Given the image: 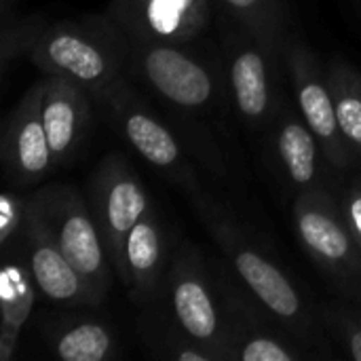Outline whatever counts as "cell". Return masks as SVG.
<instances>
[{
  "mask_svg": "<svg viewBox=\"0 0 361 361\" xmlns=\"http://www.w3.org/2000/svg\"><path fill=\"white\" fill-rule=\"evenodd\" d=\"M23 51L44 74L72 80L97 97L121 82L125 47L116 30L102 23H30Z\"/></svg>",
  "mask_w": 361,
  "mask_h": 361,
  "instance_id": "cell-1",
  "label": "cell"
},
{
  "mask_svg": "<svg viewBox=\"0 0 361 361\" xmlns=\"http://www.w3.org/2000/svg\"><path fill=\"white\" fill-rule=\"evenodd\" d=\"M53 231L59 250L89 286L95 305L110 286V260L97 222L85 199L70 186H51L32 197Z\"/></svg>",
  "mask_w": 361,
  "mask_h": 361,
  "instance_id": "cell-2",
  "label": "cell"
},
{
  "mask_svg": "<svg viewBox=\"0 0 361 361\" xmlns=\"http://www.w3.org/2000/svg\"><path fill=\"white\" fill-rule=\"evenodd\" d=\"M294 218L309 256L347 296L361 300V245L343 209L328 195L309 190L296 199Z\"/></svg>",
  "mask_w": 361,
  "mask_h": 361,
  "instance_id": "cell-3",
  "label": "cell"
},
{
  "mask_svg": "<svg viewBox=\"0 0 361 361\" xmlns=\"http://www.w3.org/2000/svg\"><path fill=\"white\" fill-rule=\"evenodd\" d=\"M150 209L148 195L121 157H108L91 182V214L102 233L108 260L118 279L127 281V239Z\"/></svg>",
  "mask_w": 361,
  "mask_h": 361,
  "instance_id": "cell-4",
  "label": "cell"
},
{
  "mask_svg": "<svg viewBox=\"0 0 361 361\" xmlns=\"http://www.w3.org/2000/svg\"><path fill=\"white\" fill-rule=\"evenodd\" d=\"M214 233L218 241L222 243L226 256L231 258L239 279L245 283V288L260 300V305L275 315L283 324H296L300 332L309 326V315L302 305L300 294L269 258H264L254 247L245 245L233 231H228L224 224L216 222Z\"/></svg>",
  "mask_w": 361,
  "mask_h": 361,
  "instance_id": "cell-5",
  "label": "cell"
},
{
  "mask_svg": "<svg viewBox=\"0 0 361 361\" xmlns=\"http://www.w3.org/2000/svg\"><path fill=\"white\" fill-rule=\"evenodd\" d=\"M42 91L44 78L25 91L6 121L0 144L4 171L19 186L42 180L55 165L42 123Z\"/></svg>",
  "mask_w": 361,
  "mask_h": 361,
  "instance_id": "cell-6",
  "label": "cell"
},
{
  "mask_svg": "<svg viewBox=\"0 0 361 361\" xmlns=\"http://www.w3.org/2000/svg\"><path fill=\"white\" fill-rule=\"evenodd\" d=\"M21 245L34 283L47 300L59 305H95L89 286L59 250L53 231L32 197L27 199V224Z\"/></svg>",
  "mask_w": 361,
  "mask_h": 361,
  "instance_id": "cell-7",
  "label": "cell"
},
{
  "mask_svg": "<svg viewBox=\"0 0 361 361\" xmlns=\"http://www.w3.org/2000/svg\"><path fill=\"white\" fill-rule=\"evenodd\" d=\"M288 59L296 89V102L305 123L315 133L322 152L328 157V161H332L336 167H347L353 154L338 127L336 106L328 76L322 74L315 57L302 44H294Z\"/></svg>",
  "mask_w": 361,
  "mask_h": 361,
  "instance_id": "cell-8",
  "label": "cell"
},
{
  "mask_svg": "<svg viewBox=\"0 0 361 361\" xmlns=\"http://www.w3.org/2000/svg\"><path fill=\"white\" fill-rule=\"evenodd\" d=\"M137 57L144 78L171 104L180 108L209 104L214 95L212 76L184 51L163 42H144Z\"/></svg>",
  "mask_w": 361,
  "mask_h": 361,
  "instance_id": "cell-9",
  "label": "cell"
},
{
  "mask_svg": "<svg viewBox=\"0 0 361 361\" xmlns=\"http://www.w3.org/2000/svg\"><path fill=\"white\" fill-rule=\"evenodd\" d=\"M182 258L171 275V309L180 330L199 347H207L214 357H226V330L218 315V305L207 281Z\"/></svg>",
  "mask_w": 361,
  "mask_h": 361,
  "instance_id": "cell-10",
  "label": "cell"
},
{
  "mask_svg": "<svg viewBox=\"0 0 361 361\" xmlns=\"http://www.w3.org/2000/svg\"><path fill=\"white\" fill-rule=\"evenodd\" d=\"M91 121L85 89L61 76H44L42 123L55 165L70 163L80 150Z\"/></svg>",
  "mask_w": 361,
  "mask_h": 361,
  "instance_id": "cell-11",
  "label": "cell"
},
{
  "mask_svg": "<svg viewBox=\"0 0 361 361\" xmlns=\"http://www.w3.org/2000/svg\"><path fill=\"white\" fill-rule=\"evenodd\" d=\"M108 104L114 110L116 123L127 137V142L157 169L169 171L173 176L186 171L184 159L173 133L157 121L146 108L137 106L129 93V87L123 80L106 95Z\"/></svg>",
  "mask_w": 361,
  "mask_h": 361,
  "instance_id": "cell-12",
  "label": "cell"
},
{
  "mask_svg": "<svg viewBox=\"0 0 361 361\" xmlns=\"http://www.w3.org/2000/svg\"><path fill=\"white\" fill-rule=\"evenodd\" d=\"M127 281L137 296H152L159 288L163 273V235L159 220L152 209H148L135 224L127 239Z\"/></svg>",
  "mask_w": 361,
  "mask_h": 361,
  "instance_id": "cell-13",
  "label": "cell"
},
{
  "mask_svg": "<svg viewBox=\"0 0 361 361\" xmlns=\"http://www.w3.org/2000/svg\"><path fill=\"white\" fill-rule=\"evenodd\" d=\"M36 283L25 262L17 258L8 260L0 277V302H2V330H0V361H11L19 332L32 313L36 298Z\"/></svg>",
  "mask_w": 361,
  "mask_h": 361,
  "instance_id": "cell-14",
  "label": "cell"
},
{
  "mask_svg": "<svg viewBox=\"0 0 361 361\" xmlns=\"http://www.w3.org/2000/svg\"><path fill=\"white\" fill-rule=\"evenodd\" d=\"M231 85L239 112L258 123L271 108V82L267 57L258 47H241L231 61Z\"/></svg>",
  "mask_w": 361,
  "mask_h": 361,
  "instance_id": "cell-15",
  "label": "cell"
},
{
  "mask_svg": "<svg viewBox=\"0 0 361 361\" xmlns=\"http://www.w3.org/2000/svg\"><path fill=\"white\" fill-rule=\"evenodd\" d=\"M317 148L319 142L311 127L296 116H283L277 133V152L290 180L302 188L317 180Z\"/></svg>",
  "mask_w": 361,
  "mask_h": 361,
  "instance_id": "cell-16",
  "label": "cell"
},
{
  "mask_svg": "<svg viewBox=\"0 0 361 361\" xmlns=\"http://www.w3.org/2000/svg\"><path fill=\"white\" fill-rule=\"evenodd\" d=\"M341 133L353 157H361V76L343 61H332L328 72Z\"/></svg>",
  "mask_w": 361,
  "mask_h": 361,
  "instance_id": "cell-17",
  "label": "cell"
},
{
  "mask_svg": "<svg viewBox=\"0 0 361 361\" xmlns=\"http://www.w3.org/2000/svg\"><path fill=\"white\" fill-rule=\"evenodd\" d=\"M53 349L63 361H104L112 357L114 341L106 326L97 322H76L55 336Z\"/></svg>",
  "mask_w": 361,
  "mask_h": 361,
  "instance_id": "cell-18",
  "label": "cell"
},
{
  "mask_svg": "<svg viewBox=\"0 0 361 361\" xmlns=\"http://www.w3.org/2000/svg\"><path fill=\"white\" fill-rule=\"evenodd\" d=\"M231 11L237 13L260 38L262 42H271L269 38L275 36V6L273 0H222Z\"/></svg>",
  "mask_w": 361,
  "mask_h": 361,
  "instance_id": "cell-19",
  "label": "cell"
},
{
  "mask_svg": "<svg viewBox=\"0 0 361 361\" xmlns=\"http://www.w3.org/2000/svg\"><path fill=\"white\" fill-rule=\"evenodd\" d=\"M25 224H27V199H21L13 192H2V199H0V243L4 250H8L15 239L23 243Z\"/></svg>",
  "mask_w": 361,
  "mask_h": 361,
  "instance_id": "cell-20",
  "label": "cell"
},
{
  "mask_svg": "<svg viewBox=\"0 0 361 361\" xmlns=\"http://www.w3.org/2000/svg\"><path fill=\"white\" fill-rule=\"evenodd\" d=\"M233 357H239L243 361H294L296 353L271 336L256 334V336L245 338L241 347L233 353Z\"/></svg>",
  "mask_w": 361,
  "mask_h": 361,
  "instance_id": "cell-21",
  "label": "cell"
},
{
  "mask_svg": "<svg viewBox=\"0 0 361 361\" xmlns=\"http://www.w3.org/2000/svg\"><path fill=\"white\" fill-rule=\"evenodd\" d=\"M353 235L357 237L361 245V180L351 182L347 195H345V209H343Z\"/></svg>",
  "mask_w": 361,
  "mask_h": 361,
  "instance_id": "cell-22",
  "label": "cell"
},
{
  "mask_svg": "<svg viewBox=\"0 0 361 361\" xmlns=\"http://www.w3.org/2000/svg\"><path fill=\"white\" fill-rule=\"evenodd\" d=\"M347 347H349V355L355 361H361V326L355 324L349 328L347 332Z\"/></svg>",
  "mask_w": 361,
  "mask_h": 361,
  "instance_id": "cell-23",
  "label": "cell"
},
{
  "mask_svg": "<svg viewBox=\"0 0 361 361\" xmlns=\"http://www.w3.org/2000/svg\"><path fill=\"white\" fill-rule=\"evenodd\" d=\"M133 2H137V0H125V4L129 6V4H133Z\"/></svg>",
  "mask_w": 361,
  "mask_h": 361,
  "instance_id": "cell-24",
  "label": "cell"
}]
</instances>
